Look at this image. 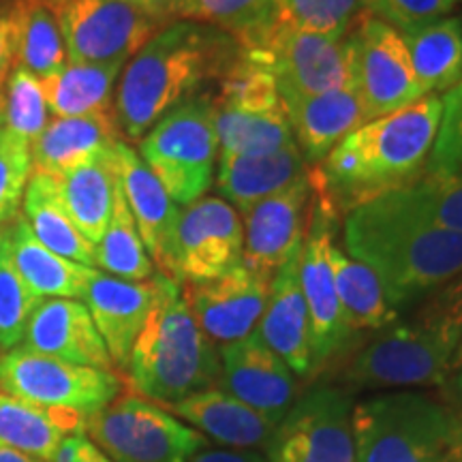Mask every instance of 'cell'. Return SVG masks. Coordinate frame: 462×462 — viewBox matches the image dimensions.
Wrapping results in <instances>:
<instances>
[{"label":"cell","mask_w":462,"mask_h":462,"mask_svg":"<svg viewBox=\"0 0 462 462\" xmlns=\"http://www.w3.org/2000/svg\"><path fill=\"white\" fill-rule=\"evenodd\" d=\"M238 43L218 28L176 20L129 58L114 95L120 135L142 142L171 109L206 92L231 65Z\"/></svg>","instance_id":"obj_1"},{"label":"cell","mask_w":462,"mask_h":462,"mask_svg":"<svg viewBox=\"0 0 462 462\" xmlns=\"http://www.w3.org/2000/svg\"><path fill=\"white\" fill-rule=\"evenodd\" d=\"M441 118V97H424L364 123L310 171L334 206L346 215L418 180L429 167Z\"/></svg>","instance_id":"obj_2"},{"label":"cell","mask_w":462,"mask_h":462,"mask_svg":"<svg viewBox=\"0 0 462 462\" xmlns=\"http://www.w3.org/2000/svg\"><path fill=\"white\" fill-rule=\"evenodd\" d=\"M345 248L373 270L398 315L462 274V234L415 221L381 199L346 212Z\"/></svg>","instance_id":"obj_3"},{"label":"cell","mask_w":462,"mask_h":462,"mask_svg":"<svg viewBox=\"0 0 462 462\" xmlns=\"http://www.w3.org/2000/svg\"><path fill=\"white\" fill-rule=\"evenodd\" d=\"M462 337V274L437 289L409 321H394L351 356L343 379L356 388H426L452 374Z\"/></svg>","instance_id":"obj_4"},{"label":"cell","mask_w":462,"mask_h":462,"mask_svg":"<svg viewBox=\"0 0 462 462\" xmlns=\"http://www.w3.org/2000/svg\"><path fill=\"white\" fill-rule=\"evenodd\" d=\"M157 282V300L133 345L125 373L133 392L170 407L218 388L221 357L184 302L180 282L161 273Z\"/></svg>","instance_id":"obj_5"},{"label":"cell","mask_w":462,"mask_h":462,"mask_svg":"<svg viewBox=\"0 0 462 462\" xmlns=\"http://www.w3.org/2000/svg\"><path fill=\"white\" fill-rule=\"evenodd\" d=\"M354 462H462V415L401 390L354 404Z\"/></svg>","instance_id":"obj_6"},{"label":"cell","mask_w":462,"mask_h":462,"mask_svg":"<svg viewBox=\"0 0 462 462\" xmlns=\"http://www.w3.org/2000/svg\"><path fill=\"white\" fill-rule=\"evenodd\" d=\"M215 86L210 106L218 152H274L296 142L274 78L251 60L240 45L238 54Z\"/></svg>","instance_id":"obj_7"},{"label":"cell","mask_w":462,"mask_h":462,"mask_svg":"<svg viewBox=\"0 0 462 462\" xmlns=\"http://www.w3.org/2000/svg\"><path fill=\"white\" fill-rule=\"evenodd\" d=\"M140 157L176 206H189L215 184L218 137L210 90L171 109L140 142Z\"/></svg>","instance_id":"obj_8"},{"label":"cell","mask_w":462,"mask_h":462,"mask_svg":"<svg viewBox=\"0 0 462 462\" xmlns=\"http://www.w3.org/2000/svg\"><path fill=\"white\" fill-rule=\"evenodd\" d=\"M84 435L114 462H190L206 437L165 407L123 394L84 421Z\"/></svg>","instance_id":"obj_9"},{"label":"cell","mask_w":462,"mask_h":462,"mask_svg":"<svg viewBox=\"0 0 462 462\" xmlns=\"http://www.w3.org/2000/svg\"><path fill=\"white\" fill-rule=\"evenodd\" d=\"M236 43L273 75L279 95H321L354 84L349 34L332 39L251 28L236 37Z\"/></svg>","instance_id":"obj_10"},{"label":"cell","mask_w":462,"mask_h":462,"mask_svg":"<svg viewBox=\"0 0 462 462\" xmlns=\"http://www.w3.org/2000/svg\"><path fill=\"white\" fill-rule=\"evenodd\" d=\"M313 201H310L309 225L300 251V282L309 309L310 323V357L313 377L338 357L354 340V334L345 326L340 302L334 287L330 265V246L334 245L338 208L317 184L313 171Z\"/></svg>","instance_id":"obj_11"},{"label":"cell","mask_w":462,"mask_h":462,"mask_svg":"<svg viewBox=\"0 0 462 462\" xmlns=\"http://www.w3.org/2000/svg\"><path fill=\"white\" fill-rule=\"evenodd\" d=\"M0 385L5 394L43 407L71 409L86 418L114 402L123 388L112 371L78 366L28 346H14L0 360Z\"/></svg>","instance_id":"obj_12"},{"label":"cell","mask_w":462,"mask_h":462,"mask_svg":"<svg viewBox=\"0 0 462 462\" xmlns=\"http://www.w3.org/2000/svg\"><path fill=\"white\" fill-rule=\"evenodd\" d=\"M71 62H129L165 22L126 0H48Z\"/></svg>","instance_id":"obj_13"},{"label":"cell","mask_w":462,"mask_h":462,"mask_svg":"<svg viewBox=\"0 0 462 462\" xmlns=\"http://www.w3.org/2000/svg\"><path fill=\"white\" fill-rule=\"evenodd\" d=\"M354 54V88L366 120L381 118L424 99L402 32L362 14L349 32Z\"/></svg>","instance_id":"obj_14"},{"label":"cell","mask_w":462,"mask_h":462,"mask_svg":"<svg viewBox=\"0 0 462 462\" xmlns=\"http://www.w3.org/2000/svg\"><path fill=\"white\" fill-rule=\"evenodd\" d=\"M351 411L354 401L346 390L334 385L309 390L276 426L265 448L268 462H354Z\"/></svg>","instance_id":"obj_15"},{"label":"cell","mask_w":462,"mask_h":462,"mask_svg":"<svg viewBox=\"0 0 462 462\" xmlns=\"http://www.w3.org/2000/svg\"><path fill=\"white\" fill-rule=\"evenodd\" d=\"M245 229L240 212L221 198L182 206L171 242L170 279L180 285L215 281L242 263Z\"/></svg>","instance_id":"obj_16"},{"label":"cell","mask_w":462,"mask_h":462,"mask_svg":"<svg viewBox=\"0 0 462 462\" xmlns=\"http://www.w3.org/2000/svg\"><path fill=\"white\" fill-rule=\"evenodd\" d=\"M313 182L309 173L242 212L245 217V253L242 263L253 273L274 279L289 259L302 251L309 225Z\"/></svg>","instance_id":"obj_17"},{"label":"cell","mask_w":462,"mask_h":462,"mask_svg":"<svg viewBox=\"0 0 462 462\" xmlns=\"http://www.w3.org/2000/svg\"><path fill=\"white\" fill-rule=\"evenodd\" d=\"M273 279L238 263L215 281L182 285L184 302L215 345H229L255 332Z\"/></svg>","instance_id":"obj_18"},{"label":"cell","mask_w":462,"mask_h":462,"mask_svg":"<svg viewBox=\"0 0 462 462\" xmlns=\"http://www.w3.org/2000/svg\"><path fill=\"white\" fill-rule=\"evenodd\" d=\"M218 357V388L255 409L273 426H279L298 394L291 368L259 338L257 332L236 343L221 345Z\"/></svg>","instance_id":"obj_19"},{"label":"cell","mask_w":462,"mask_h":462,"mask_svg":"<svg viewBox=\"0 0 462 462\" xmlns=\"http://www.w3.org/2000/svg\"><path fill=\"white\" fill-rule=\"evenodd\" d=\"M157 291V274L148 281L131 282L101 274L99 270L86 289L82 300L118 371H126L131 349L152 310Z\"/></svg>","instance_id":"obj_20"},{"label":"cell","mask_w":462,"mask_h":462,"mask_svg":"<svg viewBox=\"0 0 462 462\" xmlns=\"http://www.w3.org/2000/svg\"><path fill=\"white\" fill-rule=\"evenodd\" d=\"M24 346L78 366L114 373L107 346L92 321L90 310L79 300H43L28 321Z\"/></svg>","instance_id":"obj_21"},{"label":"cell","mask_w":462,"mask_h":462,"mask_svg":"<svg viewBox=\"0 0 462 462\" xmlns=\"http://www.w3.org/2000/svg\"><path fill=\"white\" fill-rule=\"evenodd\" d=\"M114 154L120 187H123L131 215L135 218L143 246L159 273L170 279L171 242L180 208L173 204L163 184L157 180V176L148 170V165L129 143H116Z\"/></svg>","instance_id":"obj_22"},{"label":"cell","mask_w":462,"mask_h":462,"mask_svg":"<svg viewBox=\"0 0 462 462\" xmlns=\"http://www.w3.org/2000/svg\"><path fill=\"white\" fill-rule=\"evenodd\" d=\"M306 163L319 165L349 133L368 123L354 86L321 95H281Z\"/></svg>","instance_id":"obj_23"},{"label":"cell","mask_w":462,"mask_h":462,"mask_svg":"<svg viewBox=\"0 0 462 462\" xmlns=\"http://www.w3.org/2000/svg\"><path fill=\"white\" fill-rule=\"evenodd\" d=\"M255 332L298 377H313L309 309L300 282V253L270 282V296Z\"/></svg>","instance_id":"obj_24"},{"label":"cell","mask_w":462,"mask_h":462,"mask_svg":"<svg viewBox=\"0 0 462 462\" xmlns=\"http://www.w3.org/2000/svg\"><path fill=\"white\" fill-rule=\"evenodd\" d=\"M309 173L298 143L259 154H221L217 159L215 184L218 195L236 210L245 212L251 206L287 189L298 178Z\"/></svg>","instance_id":"obj_25"},{"label":"cell","mask_w":462,"mask_h":462,"mask_svg":"<svg viewBox=\"0 0 462 462\" xmlns=\"http://www.w3.org/2000/svg\"><path fill=\"white\" fill-rule=\"evenodd\" d=\"M123 142L116 112L82 118H54L31 146L32 173L62 176L107 154Z\"/></svg>","instance_id":"obj_26"},{"label":"cell","mask_w":462,"mask_h":462,"mask_svg":"<svg viewBox=\"0 0 462 462\" xmlns=\"http://www.w3.org/2000/svg\"><path fill=\"white\" fill-rule=\"evenodd\" d=\"M165 409L229 449H265L276 430L255 409L221 388L199 392Z\"/></svg>","instance_id":"obj_27"},{"label":"cell","mask_w":462,"mask_h":462,"mask_svg":"<svg viewBox=\"0 0 462 462\" xmlns=\"http://www.w3.org/2000/svg\"><path fill=\"white\" fill-rule=\"evenodd\" d=\"M5 245L9 248L15 268L20 270L32 291L42 298L82 300L92 276L97 274L95 268L75 263L43 246L28 227L24 217H17L9 223V227H5Z\"/></svg>","instance_id":"obj_28"},{"label":"cell","mask_w":462,"mask_h":462,"mask_svg":"<svg viewBox=\"0 0 462 462\" xmlns=\"http://www.w3.org/2000/svg\"><path fill=\"white\" fill-rule=\"evenodd\" d=\"M86 415L0 392V446L50 462L67 435L84 432Z\"/></svg>","instance_id":"obj_29"},{"label":"cell","mask_w":462,"mask_h":462,"mask_svg":"<svg viewBox=\"0 0 462 462\" xmlns=\"http://www.w3.org/2000/svg\"><path fill=\"white\" fill-rule=\"evenodd\" d=\"M54 182L58 198H60L69 217L73 218V223L78 225V229L92 245H99L109 218H112L116 187H118L114 150L62 173V176L54 178Z\"/></svg>","instance_id":"obj_30"},{"label":"cell","mask_w":462,"mask_h":462,"mask_svg":"<svg viewBox=\"0 0 462 462\" xmlns=\"http://www.w3.org/2000/svg\"><path fill=\"white\" fill-rule=\"evenodd\" d=\"M126 62L90 65L71 62L42 79L50 114L56 118H82L114 112V86Z\"/></svg>","instance_id":"obj_31"},{"label":"cell","mask_w":462,"mask_h":462,"mask_svg":"<svg viewBox=\"0 0 462 462\" xmlns=\"http://www.w3.org/2000/svg\"><path fill=\"white\" fill-rule=\"evenodd\" d=\"M24 218L43 246L60 257L97 270V246L86 238L58 198L56 182L45 173H31L24 193Z\"/></svg>","instance_id":"obj_32"},{"label":"cell","mask_w":462,"mask_h":462,"mask_svg":"<svg viewBox=\"0 0 462 462\" xmlns=\"http://www.w3.org/2000/svg\"><path fill=\"white\" fill-rule=\"evenodd\" d=\"M330 265L340 313L354 337L360 332H381L398 321V313L368 265L349 257L337 245L330 246Z\"/></svg>","instance_id":"obj_33"},{"label":"cell","mask_w":462,"mask_h":462,"mask_svg":"<svg viewBox=\"0 0 462 462\" xmlns=\"http://www.w3.org/2000/svg\"><path fill=\"white\" fill-rule=\"evenodd\" d=\"M402 37L415 78L426 95L443 97L462 82L460 17H441Z\"/></svg>","instance_id":"obj_34"},{"label":"cell","mask_w":462,"mask_h":462,"mask_svg":"<svg viewBox=\"0 0 462 462\" xmlns=\"http://www.w3.org/2000/svg\"><path fill=\"white\" fill-rule=\"evenodd\" d=\"M15 28V67L39 79L67 65V45L48 0H11Z\"/></svg>","instance_id":"obj_35"},{"label":"cell","mask_w":462,"mask_h":462,"mask_svg":"<svg viewBox=\"0 0 462 462\" xmlns=\"http://www.w3.org/2000/svg\"><path fill=\"white\" fill-rule=\"evenodd\" d=\"M377 199L415 221L462 234V173L424 171L418 180Z\"/></svg>","instance_id":"obj_36"},{"label":"cell","mask_w":462,"mask_h":462,"mask_svg":"<svg viewBox=\"0 0 462 462\" xmlns=\"http://www.w3.org/2000/svg\"><path fill=\"white\" fill-rule=\"evenodd\" d=\"M362 14V0H273L253 28L343 39Z\"/></svg>","instance_id":"obj_37"},{"label":"cell","mask_w":462,"mask_h":462,"mask_svg":"<svg viewBox=\"0 0 462 462\" xmlns=\"http://www.w3.org/2000/svg\"><path fill=\"white\" fill-rule=\"evenodd\" d=\"M97 268H103L116 279L142 282L154 276V263L150 259L143 240L137 231L123 187H116L114 210L103 238L97 245Z\"/></svg>","instance_id":"obj_38"},{"label":"cell","mask_w":462,"mask_h":462,"mask_svg":"<svg viewBox=\"0 0 462 462\" xmlns=\"http://www.w3.org/2000/svg\"><path fill=\"white\" fill-rule=\"evenodd\" d=\"M0 109L3 131L26 142L28 146H32L50 125V107L42 79L22 67H15L9 73L0 95Z\"/></svg>","instance_id":"obj_39"},{"label":"cell","mask_w":462,"mask_h":462,"mask_svg":"<svg viewBox=\"0 0 462 462\" xmlns=\"http://www.w3.org/2000/svg\"><path fill=\"white\" fill-rule=\"evenodd\" d=\"M273 0H167L170 20L195 22L240 37L262 20Z\"/></svg>","instance_id":"obj_40"},{"label":"cell","mask_w":462,"mask_h":462,"mask_svg":"<svg viewBox=\"0 0 462 462\" xmlns=\"http://www.w3.org/2000/svg\"><path fill=\"white\" fill-rule=\"evenodd\" d=\"M43 302L15 268L7 245L0 248V346L14 349L24 340L28 321Z\"/></svg>","instance_id":"obj_41"},{"label":"cell","mask_w":462,"mask_h":462,"mask_svg":"<svg viewBox=\"0 0 462 462\" xmlns=\"http://www.w3.org/2000/svg\"><path fill=\"white\" fill-rule=\"evenodd\" d=\"M31 173V146L0 131V225L17 218Z\"/></svg>","instance_id":"obj_42"},{"label":"cell","mask_w":462,"mask_h":462,"mask_svg":"<svg viewBox=\"0 0 462 462\" xmlns=\"http://www.w3.org/2000/svg\"><path fill=\"white\" fill-rule=\"evenodd\" d=\"M362 5L364 14L407 34L448 17L458 7V0H362Z\"/></svg>","instance_id":"obj_43"},{"label":"cell","mask_w":462,"mask_h":462,"mask_svg":"<svg viewBox=\"0 0 462 462\" xmlns=\"http://www.w3.org/2000/svg\"><path fill=\"white\" fill-rule=\"evenodd\" d=\"M441 99L443 118L426 171L458 173L462 167V82Z\"/></svg>","instance_id":"obj_44"},{"label":"cell","mask_w":462,"mask_h":462,"mask_svg":"<svg viewBox=\"0 0 462 462\" xmlns=\"http://www.w3.org/2000/svg\"><path fill=\"white\" fill-rule=\"evenodd\" d=\"M15 69V28L11 0H0V95L9 73Z\"/></svg>","instance_id":"obj_45"},{"label":"cell","mask_w":462,"mask_h":462,"mask_svg":"<svg viewBox=\"0 0 462 462\" xmlns=\"http://www.w3.org/2000/svg\"><path fill=\"white\" fill-rule=\"evenodd\" d=\"M190 462H268L257 449H201Z\"/></svg>","instance_id":"obj_46"},{"label":"cell","mask_w":462,"mask_h":462,"mask_svg":"<svg viewBox=\"0 0 462 462\" xmlns=\"http://www.w3.org/2000/svg\"><path fill=\"white\" fill-rule=\"evenodd\" d=\"M88 441V437L84 432H75V435H67L60 441V446L56 448L54 456H51L50 462H78L79 454H82V448Z\"/></svg>","instance_id":"obj_47"},{"label":"cell","mask_w":462,"mask_h":462,"mask_svg":"<svg viewBox=\"0 0 462 462\" xmlns=\"http://www.w3.org/2000/svg\"><path fill=\"white\" fill-rule=\"evenodd\" d=\"M126 3L135 5V7H140L146 11V14L154 15L157 20L165 22V24H170V11H167V0H126Z\"/></svg>","instance_id":"obj_48"},{"label":"cell","mask_w":462,"mask_h":462,"mask_svg":"<svg viewBox=\"0 0 462 462\" xmlns=\"http://www.w3.org/2000/svg\"><path fill=\"white\" fill-rule=\"evenodd\" d=\"M78 462H114V460H109L107 456L103 454L101 449L88 439V441H86V446L82 448V454H79Z\"/></svg>","instance_id":"obj_49"},{"label":"cell","mask_w":462,"mask_h":462,"mask_svg":"<svg viewBox=\"0 0 462 462\" xmlns=\"http://www.w3.org/2000/svg\"><path fill=\"white\" fill-rule=\"evenodd\" d=\"M0 462H42V460L32 458V456H28V454L17 452V449L0 446Z\"/></svg>","instance_id":"obj_50"},{"label":"cell","mask_w":462,"mask_h":462,"mask_svg":"<svg viewBox=\"0 0 462 462\" xmlns=\"http://www.w3.org/2000/svg\"><path fill=\"white\" fill-rule=\"evenodd\" d=\"M462 368V337H460V343L456 346V354H454V360H452V373L460 371Z\"/></svg>","instance_id":"obj_51"},{"label":"cell","mask_w":462,"mask_h":462,"mask_svg":"<svg viewBox=\"0 0 462 462\" xmlns=\"http://www.w3.org/2000/svg\"><path fill=\"white\" fill-rule=\"evenodd\" d=\"M458 374H456V392H458V396H460V401H462V368L460 371H456Z\"/></svg>","instance_id":"obj_52"},{"label":"cell","mask_w":462,"mask_h":462,"mask_svg":"<svg viewBox=\"0 0 462 462\" xmlns=\"http://www.w3.org/2000/svg\"><path fill=\"white\" fill-rule=\"evenodd\" d=\"M3 242H5V229L0 227V248H3Z\"/></svg>","instance_id":"obj_53"},{"label":"cell","mask_w":462,"mask_h":462,"mask_svg":"<svg viewBox=\"0 0 462 462\" xmlns=\"http://www.w3.org/2000/svg\"><path fill=\"white\" fill-rule=\"evenodd\" d=\"M0 131H3V109H0Z\"/></svg>","instance_id":"obj_54"},{"label":"cell","mask_w":462,"mask_h":462,"mask_svg":"<svg viewBox=\"0 0 462 462\" xmlns=\"http://www.w3.org/2000/svg\"><path fill=\"white\" fill-rule=\"evenodd\" d=\"M458 173H462V167H460V171H458Z\"/></svg>","instance_id":"obj_55"},{"label":"cell","mask_w":462,"mask_h":462,"mask_svg":"<svg viewBox=\"0 0 462 462\" xmlns=\"http://www.w3.org/2000/svg\"><path fill=\"white\" fill-rule=\"evenodd\" d=\"M458 3H462V0H458Z\"/></svg>","instance_id":"obj_56"}]
</instances>
